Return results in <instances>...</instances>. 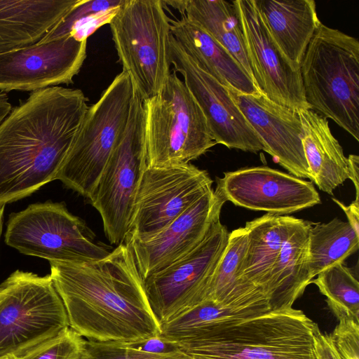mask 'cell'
Instances as JSON below:
<instances>
[{"label":"cell","mask_w":359,"mask_h":359,"mask_svg":"<svg viewBox=\"0 0 359 359\" xmlns=\"http://www.w3.org/2000/svg\"><path fill=\"white\" fill-rule=\"evenodd\" d=\"M50 264L69 327L83 338L133 344L161 334V325L125 243L97 261Z\"/></svg>","instance_id":"1"},{"label":"cell","mask_w":359,"mask_h":359,"mask_svg":"<svg viewBox=\"0 0 359 359\" xmlns=\"http://www.w3.org/2000/svg\"><path fill=\"white\" fill-rule=\"evenodd\" d=\"M87 101L79 89L48 87L32 92L0 123V205L57 180Z\"/></svg>","instance_id":"2"},{"label":"cell","mask_w":359,"mask_h":359,"mask_svg":"<svg viewBox=\"0 0 359 359\" xmlns=\"http://www.w3.org/2000/svg\"><path fill=\"white\" fill-rule=\"evenodd\" d=\"M316 325L291 308L219 323L177 346L191 359H316Z\"/></svg>","instance_id":"3"},{"label":"cell","mask_w":359,"mask_h":359,"mask_svg":"<svg viewBox=\"0 0 359 359\" xmlns=\"http://www.w3.org/2000/svg\"><path fill=\"white\" fill-rule=\"evenodd\" d=\"M300 74L309 108L359 141V41L321 23L304 55Z\"/></svg>","instance_id":"4"},{"label":"cell","mask_w":359,"mask_h":359,"mask_svg":"<svg viewBox=\"0 0 359 359\" xmlns=\"http://www.w3.org/2000/svg\"><path fill=\"white\" fill-rule=\"evenodd\" d=\"M143 106L146 167L189 163L216 144L201 109L174 70Z\"/></svg>","instance_id":"5"},{"label":"cell","mask_w":359,"mask_h":359,"mask_svg":"<svg viewBox=\"0 0 359 359\" xmlns=\"http://www.w3.org/2000/svg\"><path fill=\"white\" fill-rule=\"evenodd\" d=\"M123 72L142 100L158 94L170 72V20L161 0H124L109 23Z\"/></svg>","instance_id":"6"},{"label":"cell","mask_w":359,"mask_h":359,"mask_svg":"<svg viewBox=\"0 0 359 359\" xmlns=\"http://www.w3.org/2000/svg\"><path fill=\"white\" fill-rule=\"evenodd\" d=\"M133 88L121 72L88 107L57 175L66 187L89 198L128 121Z\"/></svg>","instance_id":"7"},{"label":"cell","mask_w":359,"mask_h":359,"mask_svg":"<svg viewBox=\"0 0 359 359\" xmlns=\"http://www.w3.org/2000/svg\"><path fill=\"white\" fill-rule=\"evenodd\" d=\"M68 327L50 275L17 270L0 285V358H20Z\"/></svg>","instance_id":"8"},{"label":"cell","mask_w":359,"mask_h":359,"mask_svg":"<svg viewBox=\"0 0 359 359\" xmlns=\"http://www.w3.org/2000/svg\"><path fill=\"white\" fill-rule=\"evenodd\" d=\"M93 239L86 223L69 212L65 203L50 201L11 214L5 234L8 245L50 262H89L104 258L110 251Z\"/></svg>","instance_id":"9"},{"label":"cell","mask_w":359,"mask_h":359,"mask_svg":"<svg viewBox=\"0 0 359 359\" xmlns=\"http://www.w3.org/2000/svg\"><path fill=\"white\" fill-rule=\"evenodd\" d=\"M143 123V100L134 91L126 130L88 198L101 217L106 237L117 245L123 243L127 236L146 168Z\"/></svg>","instance_id":"10"},{"label":"cell","mask_w":359,"mask_h":359,"mask_svg":"<svg viewBox=\"0 0 359 359\" xmlns=\"http://www.w3.org/2000/svg\"><path fill=\"white\" fill-rule=\"evenodd\" d=\"M229 234L217 219L194 249L143 280L150 308L161 325L205 300Z\"/></svg>","instance_id":"11"},{"label":"cell","mask_w":359,"mask_h":359,"mask_svg":"<svg viewBox=\"0 0 359 359\" xmlns=\"http://www.w3.org/2000/svg\"><path fill=\"white\" fill-rule=\"evenodd\" d=\"M212 182L205 170L190 163L146 167L126 238L154 237L211 190Z\"/></svg>","instance_id":"12"},{"label":"cell","mask_w":359,"mask_h":359,"mask_svg":"<svg viewBox=\"0 0 359 359\" xmlns=\"http://www.w3.org/2000/svg\"><path fill=\"white\" fill-rule=\"evenodd\" d=\"M247 58L258 90L272 102L299 110L310 109L300 71L294 70L273 41L255 0L232 1Z\"/></svg>","instance_id":"13"},{"label":"cell","mask_w":359,"mask_h":359,"mask_svg":"<svg viewBox=\"0 0 359 359\" xmlns=\"http://www.w3.org/2000/svg\"><path fill=\"white\" fill-rule=\"evenodd\" d=\"M170 62L201 109L216 144L245 151H264L262 140L231 97L228 88L201 69L171 36Z\"/></svg>","instance_id":"14"},{"label":"cell","mask_w":359,"mask_h":359,"mask_svg":"<svg viewBox=\"0 0 359 359\" xmlns=\"http://www.w3.org/2000/svg\"><path fill=\"white\" fill-rule=\"evenodd\" d=\"M87 40L68 36L0 53V90L36 91L69 84L86 57Z\"/></svg>","instance_id":"15"},{"label":"cell","mask_w":359,"mask_h":359,"mask_svg":"<svg viewBox=\"0 0 359 359\" xmlns=\"http://www.w3.org/2000/svg\"><path fill=\"white\" fill-rule=\"evenodd\" d=\"M215 191L236 205L273 215H286L320 203L313 184L267 166L226 172Z\"/></svg>","instance_id":"16"},{"label":"cell","mask_w":359,"mask_h":359,"mask_svg":"<svg viewBox=\"0 0 359 359\" xmlns=\"http://www.w3.org/2000/svg\"><path fill=\"white\" fill-rule=\"evenodd\" d=\"M224 201L212 189L154 237L126 238L142 278L165 269L194 249L219 219Z\"/></svg>","instance_id":"17"},{"label":"cell","mask_w":359,"mask_h":359,"mask_svg":"<svg viewBox=\"0 0 359 359\" xmlns=\"http://www.w3.org/2000/svg\"><path fill=\"white\" fill-rule=\"evenodd\" d=\"M228 90L262 140L265 151L292 175L310 179L302 144L303 129L297 111L272 102L260 92L247 95L233 88Z\"/></svg>","instance_id":"18"},{"label":"cell","mask_w":359,"mask_h":359,"mask_svg":"<svg viewBox=\"0 0 359 359\" xmlns=\"http://www.w3.org/2000/svg\"><path fill=\"white\" fill-rule=\"evenodd\" d=\"M247 243L245 226L229 233L225 250L208 285L205 300H212L258 316L276 312L263 292L243 275Z\"/></svg>","instance_id":"19"},{"label":"cell","mask_w":359,"mask_h":359,"mask_svg":"<svg viewBox=\"0 0 359 359\" xmlns=\"http://www.w3.org/2000/svg\"><path fill=\"white\" fill-rule=\"evenodd\" d=\"M277 48L295 71L321 24L313 0H255Z\"/></svg>","instance_id":"20"},{"label":"cell","mask_w":359,"mask_h":359,"mask_svg":"<svg viewBox=\"0 0 359 359\" xmlns=\"http://www.w3.org/2000/svg\"><path fill=\"white\" fill-rule=\"evenodd\" d=\"M79 0H0V53L38 43Z\"/></svg>","instance_id":"21"},{"label":"cell","mask_w":359,"mask_h":359,"mask_svg":"<svg viewBox=\"0 0 359 359\" xmlns=\"http://www.w3.org/2000/svg\"><path fill=\"white\" fill-rule=\"evenodd\" d=\"M171 34L197 65L227 88L254 95L259 93L238 60L201 27L185 16L170 20Z\"/></svg>","instance_id":"22"},{"label":"cell","mask_w":359,"mask_h":359,"mask_svg":"<svg viewBox=\"0 0 359 359\" xmlns=\"http://www.w3.org/2000/svg\"><path fill=\"white\" fill-rule=\"evenodd\" d=\"M297 112L310 180L321 191L333 194V191L348 179L347 157L332 135L327 118L311 109Z\"/></svg>","instance_id":"23"},{"label":"cell","mask_w":359,"mask_h":359,"mask_svg":"<svg viewBox=\"0 0 359 359\" xmlns=\"http://www.w3.org/2000/svg\"><path fill=\"white\" fill-rule=\"evenodd\" d=\"M310 224L297 219L270 271L265 294L274 311L292 308L313 280L309 260Z\"/></svg>","instance_id":"24"},{"label":"cell","mask_w":359,"mask_h":359,"mask_svg":"<svg viewBox=\"0 0 359 359\" xmlns=\"http://www.w3.org/2000/svg\"><path fill=\"white\" fill-rule=\"evenodd\" d=\"M297 221L293 217L267 213L245 224L248 243L243 275L265 295L270 271Z\"/></svg>","instance_id":"25"},{"label":"cell","mask_w":359,"mask_h":359,"mask_svg":"<svg viewBox=\"0 0 359 359\" xmlns=\"http://www.w3.org/2000/svg\"><path fill=\"white\" fill-rule=\"evenodd\" d=\"M163 3L177 10L181 15L201 27L224 46L253 80L239 20L232 1L177 0L163 1Z\"/></svg>","instance_id":"26"},{"label":"cell","mask_w":359,"mask_h":359,"mask_svg":"<svg viewBox=\"0 0 359 359\" xmlns=\"http://www.w3.org/2000/svg\"><path fill=\"white\" fill-rule=\"evenodd\" d=\"M358 244L359 234L348 222L334 218L327 223H311L309 260L313 279L327 268L344 263Z\"/></svg>","instance_id":"27"},{"label":"cell","mask_w":359,"mask_h":359,"mask_svg":"<svg viewBox=\"0 0 359 359\" xmlns=\"http://www.w3.org/2000/svg\"><path fill=\"white\" fill-rule=\"evenodd\" d=\"M258 316H260L205 299L161 325L160 336L178 345L219 323L244 320Z\"/></svg>","instance_id":"28"},{"label":"cell","mask_w":359,"mask_h":359,"mask_svg":"<svg viewBox=\"0 0 359 359\" xmlns=\"http://www.w3.org/2000/svg\"><path fill=\"white\" fill-rule=\"evenodd\" d=\"M314 283L326 297L328 307L339 320L359 323V283L352 270L338 263L319 273Z\"/></svg>","instance_id":"29"},{"label":"cell","mask_w":359,"mask_h":359,"mask_svg":"<svg viewBox=\"0 0 359 359\" xmlns=\"http://www.w3.org/2000/svg\"><path fill=\"white\" fill-rule=\"evenodd\" d=\"M79 359H191L184 351L152 353L116 341L86 340Z\"/></svg>","instance_id":"30"},{"label":"cell","mask_w":359,"mask_h":359,"mask_svg":"<svg viewBox=\"0 0 359 359\" xmlns=\"http://www.w3.org/2000/svg\"><path fill=\"white\" fill-rule=\"evenodd\" d=\"M86 339L69 327L16 359H79Z\"/></svg>","instance_id":"31"},{"label":"cell","mask_w":359,"mask_h":359,"mask_svg":"<svg viewBox=\"0 0 359 359\" xmlns=\"http://www.w3.org/2000/svg\"><path fill=\"white\" fill-rule=\"evenodd\" d=\"M124 0H79L38 43H43L68 36L72 26L80 19L103 11L119 7Z\"/></svg>","instance_id":"32"},{"label":"cell","mask_w":359,"mask_h":359,"mask_svg":"<svg viewBox=\"0 0 359 359\" xmlns=\"http://www.w3.org/2000/svg\"><path fill=\"white\" fill-rule=\"evenodd\" d=\"M330 335L342 359H359V323L340 319Z\"/></svg>","instance_id":"33"},{"label":"cell","mask_w":359,"mask_h":359,"mask_svg":"<svg viewBox=\"0 0 359 359\" xmlns=\"http://www.w3.org/2000/svg\"><path fill=\"white\" fill-rule=\"evenodd\" d=\"M120 6L94 13L80 19L72 26L69 36L74 37L78 41L87 40L88 37L98 28L110 22Z\"/></svg>","instance_id":"34"},{"label":"cell","mask_w":359,"mask_h":359,"mask_svg":"<svg viewBox=\"0 0 359 359\" xmlns=\"http://www.w3.org/2000/svg\"><path fill=\"white\" fill-rule=\"evenodd\" d=\"M313 348L316 359H342L330 334L321 332L318 325L314 329Z\"/></svg>","instance_id":"35"},{"label":"cell","mask_w":359,"mask_h":359,"mask_svg":"<svg viewBox=\"0 0 359 359\" xmlns=\"http://www.w3.org/2000/svg\"><path fill=\"white\" fill-rule=\"evenodd\" d=\"M128 344L141 351L152 353H165L180 350L177 344L168 341L160 335Z\"/></svg>","instance_id":"36"},{"label":"cell","mask_w":359,"mask_h":359,"mask_svg":"<svg viewBox=\"0 0 359 359\" xmlns=\"http://www.w3.org/2000/svg\"><path fill=\"white\" fill-rule=\"evenodd\" d=\"M332 201L337 204L346 214L348 222L353 230L359 234V201H353L349 205H346L339 200L332 198Z\"/></svg>","instance_id":"37"},{"label":"cell","mask_w":359,"mask_h":359,"mask_svg":"<svg viewBox=\"0 0 359 359\" xmlns=\"http://www.w3.org/2000/svg\"><path fill=\"white\" fill-rule=\"evenodd\" d=\"M348 179H350L355 189V199L359 201V156L358 155L350 154L348 158Z\"/></svg>","instance_id":"38"},{"label":"cell","mask_w":359,"mask_h":359,"mask_svg":"<svg viewBox=\"0 0 359 359\" xmlns=\"http://www.w3.org/2000/svg\"><path fill=\"white\" fill-rule=\"evenodd\" d=\"M12 109L6 93L0 91V123L10 113Z\"/></svg>","instance_id":"39"},{"label":"cell","mask_w":359,"mask_h":359,"mask_svg":"<svg viewBox=\"0 0 359 359\" xmlns=\"http://www.w3.org/2000/svg\"><path fill=\"white\" fill-rule=\"evenodd\" d=\"M5 205H0V238L2 231V224H3V215L4 212Z\"/></svg>","instance_id":"40"},{"label":"cell","mask_w":359,"mask_h":359,"mask_svg":"<svg viewBox=\"0 0 359 359\" xmlns=\"http://www.w3.org/2000/svg\"><path fill=\"white\" fill-rule=\"evenodd\" d=\"M0 359H16V358L14 357H12V356H4V357L0 358Z\"/></svg>","instance_id":"41"}]
</instances>
